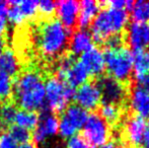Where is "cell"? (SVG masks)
<instances>
[{
  "mask_svg": "<svg viewBox=\"0 0 149 148\" xmlns=\"http://www.w3.org/2000/svg\"><path fill=\"white\" fill-rule=\"evenodd\" d=\"M51 74L39 63H31L20 70L13 81L12 99L18 110L37 112L44 108L45 81Z\"/></svg>",
  "mask_w": 149,
  "mask_h": 148,
  "instance_id": "6da1fadb",
  "label": "cell"
},
{
  "mask_svg": "<svg viewBox=\"0 0 149 148\" xmlns=\"http://www.w3.org/2000/svg\"><path fill=\"white\" fill-rule=\"evenodd\" d=\"M129 22V13L126 9L104 7L98 11L90 24V34L96 45H102L108 37L125 31Z\"/></svg>",
  "mask_w": 149,
  "mask_h": 148,
  "instance_id": "7a4b0ae2",
  "label": "cell"
},
{
  "mask_svg": "<svg viewBox=\"0 0 149 148\" xmlns=\"http://www.w3.org/2000/svg\"><path fill=\"white\" fill-rule=\"evenodd\" d=\"M106 70L109 76L125 84H130L133 72V56L127 48L106 50L104 52Z\"/></svg>",
  "mask_w": 149,
  "mask_h": 148,
  "instance_id": "3957f363",
  "label": "cell"
},
{
  "mask_svg": "<svg viewBox=\"0 0 149 148\" xmlns=\"http://www.w3.org/2000/svg\"><path fill=\"white\" fill-rule=\"evenodd\" d=\"M74 92V88L70 87L56 76L51 75L46 79V107L50 112H52V114L59 116L69 106L71 99H73Z\"/></svg>",
  "mask_w": 149,
  "mask_h": 148,
  "instance_id": "277c9868",
  "label": "cell"
},
{
  "mask_svg": "<svg viewBox=\"0 0 149 148\" xmlns=\"http://www.w3.org/2000/svg\"><path fill=\"white\" fill-rule=\"evenodd\" d=\"M94 83L100 89L102 101L100 104H111L116 106H124L128 101L129 85L116 80L109 75H100L93 79Z\"/></svg>",
  "mask_w": 149,
  "mask_h": 148,
  "instance_id": "5b68a950",
  "label": "cell"
},
{
  "mask_svg": "<svg viewBox=\"0 0 149 148\" xmlns=\"http://www.w3.org/2000/svg\"><path fill=\"white\" fill-rule=\"evenodd\" d=\"M82 136L92 147H102L111 137L110 126L96 112L91 113L82 127Z\"/></svg>",
  "mask_w": 149,
  "mask_h": 148,
  "instance_id": "8992f818",
  "label": "cell"
},
{
  "mask_svg": "<svg viewBox=\"0 0 149 148\" xmlns=\"http://www.w3.org/2000/svg\"><path fill=\"white\" fill-rule=\"evenodd\" d=\"M146 129L145 119L130 112L124 118L123 130H120L122 137L126 140L125 144L129 148H139L142 145L144 132Z\"/></svg>",
  "mask_w": 149,
  "mask_h": 148,
  "instance_id": "52a82bcc",
  "label": "cell"
},
{
  "mask_svg": "<svg viewBox=\"0 0 149 148\" xmlns=\"http://www.w3.org/2000/svg\"><path fill=\"white\" fill-rule=\"evenodd\" d=\"M125 43L129 45L132 52L148 49L149 47V24L146 22H133L126 26L123 32Z\"/></svg>",
  "mask_w": 149,
  "mask_h": 148,
  "instance_id": "ba28073f",
  "label": "cell"
},
{
  "mask_svg": "<svg viewBox=\"0 0 149 148\" xmlns=\"http://www.w3.org/2000/svg\"><path fill=\"white\" fill-rule=\"evenodd\" d=\"M73 99L77 106L84 109L85 111H94L100 107L102 97L100 89L97 88L94 81L90 80L78 86L74 92Z\"/></svg>",
  "mask_w": 149,
  "mask_h": 148,
  "instance_id": "9c48e42d",
  "label": "cell"
},
{
  "mask_svg": "<svg viewBox=\"0 0 149 148\" xmlns=\"http://www.w3.org/2000/svg\"><path fill=\"white\" fill-rule=\"evenodd\" d=\"M128 103L131 113L143 119L149 118V92L137 85L130 83Z\"/></svg>",
  "mask_w": 149,
  "mask_h": 148,
  "instance_id": "30bf717a",
  "label": "cell"
},
{
  "mask_svg": "<svg viewBox=\"0 0 149 148\" xmlns=\"http://www.w3.org/2000/svg\"><path fill=\"white\" fill-rule=\"evenodd\" d=\"M80 62L88 72L89 76L98 77L104 74L106 70L104 52L97 47L92 45L89 49L81 54Z\"/></svg>",
  "mask_w": 149,
  "mask_h": 148,
  "instance_id": "8fae6325",
  "label": "cell"
},
{
  "mask_svg": "<svg viewBox=\"0 0 149 148\" xmlns=\"http://www.w3.org/2000/svg\"><path fill=\"white\" fill-rule=\"evenodd\" d=\"M56 13L60 22L70 32L77 30V18L79 12V2L73 0L56 2Z\"/></svg>",
  "mask_w": 149,
  "mask_h": 148,
  "instance_id": "7c38bea8",
  "label": "cell"
},
{
  "mask_svg": "<svg viewBox=\"0 0 149 148\" xmlns=\"http://www.w3.org/2000/svg\"><path fill=\"white\" fill-rule=\"evenodd\" d=\"M0 70L11 77L12 81L17 78L22 65L11 47L6 46L0 53Z\"/></svg>",
  "mask_w": 149,
  "mask_h": 148,
  "instance_id": "4fadbf2b",
  "label": "cell"
},
{
  "mask_svg": "<svg viewBox=\"0 0 149 148\" xmlns=\"http://www.w3.org/2000/svg\"><path fill=\"white\" fill-rule=\"evenodd\" d=\"M100 7L98 2L93 0H84L79 2V12L77 18V30H86L91 24Z\"/></svg>",
  "mask_w": 149,
  "mask_h": 148,
  "instance_id": "5bb4252c",
  "label": "cell"
},
{
  "mask_svg": "<svg viewBox=\"0 0 149 148\" xmlns=\"http://www.w3.org/2000/svg\"><path fill=\"white\" fill-rule=\"evenodd\" d=\"M92 37L87 30H76L72 33L68 51L74 56L82 54L92 46Z\"/></svg>",
  "mask_w": 149,
  "mask_h": 148,
  "instance_id": "9a60e30c",
  "label": "cell"
},
{
  "mask_svg": "<svg viewBox=\"0 0 149 148\" xmlns=\"http://www.w3.org/2000/svg\"><path fill=\"white\" fill-rule=\"evenodd\" d=\"M58 117L64 119L75 130L78 131L82 128L83 125L86 122L88 113L84 109L77 106L76 104H72V105H69L65 109V111L62 114H60Z\"/></svg>",
  "mask_w": 149,
  "mask_h": 148,
  "instance_id": "2e32d148",
  "label": "cell"
},
{
  "mask_svg": "<svg viewBox=\"0 0 149 148\" xmlns=\"http://www.w3.org/2000/svg\"><path fill=\"white\" fill-rule=\"evenodd\" d=\"M89 74L87 72L86 68L83 66L80 61H77L69 68V70L64 74L62 81L69 85L72 88L78 87L88 81Z\"/></svg>",
  "mask_w": 149,
  "mask_h": 148,
  "instance_id": "e0dca14e",
  "label": "cell"
},
{
  "mask_svg": "<svg viewBox=\"0 0 149 148\" xmlns=\"http://www.w3.org/2000/svg\"><path fill=\"white\" fill-rule=\"evenodd\" d=\"M17 110L12 99L0 101V128L4 133L7 132L8 129L14 125V119Z\"/></svg>",
  "mask_w": 149,
  "mask_h": 148,
  "instance_id": "ac0fdd59",
  "label": "cell"
},
{
  "mask_svg": "<svg viewBox=\"0 0 149 148\" xmlns=\"http://www.w3.org/2000/svg\"><path fill=\"white\" fill-rule=\"evenodd\" d=\"M133 56V71L134 78H139L149 73V49L132 52Z\"/></svg>",
  "mask_w": 149,
  "mask_h": 148,
  "instance_id": "d6986e66",
  "label": "cell"
},
{
  "mask_svg": "<svg viewBox=\"0 0 149 148\" xmlns=\"http://www.w3.org/2000/svg\"><path fill=\"white\" fill-rule=\"evenodd\" d=\"M96 113L106 121L109 126L117 125L123 117L122 108L111 104H100Z\"/></svg>",
  "mask_w": 149,
  "mask_h": 148,
  "instance_id": "ffe728a7",
  "label": "cell"
},
{
  "mask_svg": "<svg viewBox=\"0 0 149 148\" xmlns=\"http://www.w3.org/2000/svg\"><path fill=\"white\" fill-rule=\"evenodd\" d=\"M39 120H40V113L17 110L15 115V119H14V123L17 126L26 128L33 132V129L37 127Z\"/></svg>",
  "mask_w": 149,
  "mask_h": 148,
  "instance_id": "44dd1931",
  "label": "cell"
},
{
  "mask_svg": "<svg viewBox=\"0 0 149 148\" xmlns=\"http://www.w3.org/2000/svg\"><path fill=\"white\" fill-rule=\"evenodd\" d=\"M132 19L135 22H146L149 19V1L138 0L133 4L131 9Z\"/></svg>",
  "mask_w": 149,
  "mask_h": 148,
  "instance_id": "7402d4cb",
  "label": "cell"
},
{
  "mask_svg": "<svg viewBox=\"0 0 149 148\" xmlns=\"http://www.w3.org/2000/svg\"><path fill=\"white\" fill-rule=\"evenodd\" d=\"M7 133H9V135L12 138L15 140L16 143H29L33 141V134L31 131L28 130L26 128H22L17 125H12L9 129H8Z\"/></svg>",
  "mask_w": 149,
  "mask_h": 148,
  "instance_id": "603a6c76",
  "label": "cell"
},
{
  "mask_svg": "<svg viewBox=\"0 0 149 148\" xmlns=\"http://www.w3.org/2000/svg\"><path fill=\"white\" fill-rule=\"evenodd\" d=\"M13 81L11 77L0 70V101H7L12 99Z\"/></svg>",
  "mask_w": 149,
  "mask_h": 148,
  "instance_id": "cb8c5ba5",
  "label": "cell"
},
{
  "mask_svg": "<svg viewBox=\"0 0 149 148\" xmlns=\"http://www.w3.org/2000/svg\"><path fill=\"white\" fill-rule=\"evenodd\" d=\"M56 2L43 0L38 2V13L36 17L40 18H52L56 15Z\"/></svg>",
  "mask_w": 149,
  "mask_h": 148,
  "instance_id": "d4e9b609",
  "label": "cell"
},
{
  "mask_svg": "<svg viewBox=\"0 0 149 148\" xmlns=\"http://www.w3.org/2000/svg\"><path fill=\"white\" fill-rule=\"evenodd\" d=\"M38 2L39 1H17V6L26 22L36 18L38 13Z\"/></svg>",
  "mask_w": 149,
  "mask_h": 148,
  "instance_id": "484cf974",
  "label": "cell"
},
{
  "mask_svg": "<svg viewBox=\"0 0 149 148\" xmlns=\"http://www.w3.org/2000/svg\"><path fill=\"white\" fill-rule=\"evenodd\" d=\"M124 44H125L124 34L123 33H120V34H115L108 37L102 45L104 46V49L106 50H116L124 47Z\"/></svg>",
  "mask_w": 149,
  "mask_h": 148,
  "instance_id": "4316f807",
  "label": "cell"
},
{
  "mask_svg": "<svg viewBox=\"0 0 149 148\" xmlns=\"http://www.w3.org/2000/svg\"><path fill=\"white\" fill-rule=\"evenodd\" d=\"M7 1H0V36H7Z\"/></svg>",
  "mask_w": 149,
  "mask_h": 148,
  "instance_id": "83f0119b",
  "label": "cell"
},
{
  "mask_svg": "<svg viewBox=\"0 0 149 148\" xmlns=\"http://www.w3.org/2000/svg\"><path fill=\"white\" fill-rule=\"evenodd\" d=\"M67 148H94L85 140L82 135H74L67 142Z\"/></svg>",
  "mask_w": 149,
  "mask_h": 148,
  "instance_id": "f1b7e54d",
  "label": "cell"
},
{
  "mask_svg": "<svg viewBox=\"0 0 149 148\" xmlns=\"http://www.w3.org/2000/svg\"><path fill=\"white\" fill-rule=\"evenodd\" d=\"M0 148H17V143L6 132L0 136Z\"/></svg>",
  "mask_w": 149,
  "mask_h": 148,
  "instance_id": "f546056e",
  "label": "cell"
},
{
  "mask_svg": "<svg viewBox=\"0 0 149 148\" xmlns=\"http://www.w3.org/2000/svg\"><path fill=\"white\" fill-rule=\"evenodd\" d=\"M130 83H133V84L141 87L144 90L149 92V73L143 75V76L139 77V78H134V81H131Z\"/></svg>",
  "mask_w": 149,
  "mask_h": 148,
  "instance_id": "4dcf8cb0",
  "label": "cell"
},
{
  "mask_svg": "<svg viewBox=\"0 0 149 148\" xmlns=\"http://www.w3.org/2000/svg\"><path fill=\"white\" fill-rule=\"evenodd\" d=\"M100 148H129L125 143H122L121 141H111L106 143Z\"/></svg>",
  "mask_w": 149,
  "mask_h": 148,
  "instance_id": "1f68e13d",
  "label": "cell"
},
{
  "mask_svg": "<svg viewBox=\"0 0 149 148\" xmlns=\"http://www.w3.org/2000/svg\"><path fill=\"white\" fill-rule=\"evenodd\" d=\"M142 145H143L144 148H149V121L147 124H146V129H145V132H144Z\"/></svg>",
  "mask_w": 149,
  "mask_h": 148,
  "instance_id": "d6a6232c",
  "label": "cell"
},
{
  "mask_svg": "<svg viewBox=\"0 0 149 148\" xmlns=\"http://www.w3.org/2000/svg\"><path fill=\"white\" fill-rule=\"evenodd\" d=\"M7 46V36H0V53Z\"/></svg>",
  "mask_w": 149,
  "mask_h": 148,
  "instance_id": "836d02e7",
  "label": "cell"
}]
</instances>
